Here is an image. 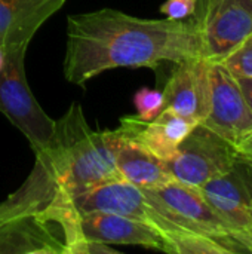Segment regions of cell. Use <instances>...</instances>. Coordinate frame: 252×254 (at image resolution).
Wrapping results in <instances>:
<instances>
[{"mask_svg":"<svg viewBox=\"0 0 252 254\" xmlns=\"http://www.w3.org/2000/svg\"><path fill=\"white\" fill-rule=\"evenodd\" d=\"M233 237L238 240V243L241 244V247L244 249V252L252 253V225L247 231H244L241 234H235Z\"/></svg>","mask_w":252,"mask_h":254,"instance_id":"cell-19","label":"cell"},{"mask_svg":"<svg viewBox=\"0 0 252 254\" xmlns=\"http://www.w3.org/2000/svg\"><path fill=\"white\" fill-rule=\"evenodd\" d=\"M239 149H241V153H242V159L252 168V140L245 141Z\"/></svg>","mask_w":252,"mask_h":254,"instance_id":"cell-20","label":"cell"},{"mask_svg":"<svg viewBox=\"0 0 252 254\" xmlns=\"http://www.w3.org/2000/svg\"><path fill=\"white\" fill-rule=\"evenodd\" d=\"M238 79V83L242 89V94L250 106L252 112V77H245V76H236Z\"/></svg>","mask_w":252,"mask_h":254,"instance_id":"cell-18","label":"cell"},{"mask_svg":"<svg viewBox=\"0 0 252 254\" xmlns=\"http://www.w3.org/2000/svg\"><path fill=\"white\" fill-rule=\"evenodd\" d=\"M114 129L120 137L132 140L160 161H169L181 141L198 125L169 109H163L154 119L143 121L135 116H123Z\"/></svg>","mask_w":252,"mask_h":254,"instance_id":"cell-11","label":"cell"},{"mask_svg":"<svg viewBox=\"0 0 252 254\" xmlns=\"http://www.w3.org/2000/svg\"><path fill=\"white\" fill-rule=\"evenodd\" d=\"M27 48L28 45H19L4 51V67L0 71V112L25 135L33 152H37L53 135L56 121L46 115L28 86Z\"/></svg>","mask_w":252,"mask_h":254,"instance_id":"cell-3","label":"cell"},{"mask_svg":"<svg viewBox=\"0 0 252 254\" xmlns=\"http://www.w3.org/2000/svg\"><path fill=\"white\" fill-rule=\"evenodd\" d=\"M141 190L166 207L186 229L217 240L230 254L244 253V249L233 237V231L215 214L198 188L172 180L163 186Z\"/></svg>","mask_w":252,"mask_h":254,"instance_id":"cell-7","label":"cell"},{"mask_svg":"<svg viewBox=\"0 0 252 254\" xmlns=\"http://www.w3.org/2000/svg\"><path fill=\"white\" fill-rule=\"evenodd\" d=\"M65 0H0V48L30 45L39 28Z\"/></svg>","mask_w":252,"mask_h":254,"instance_id":"cell-13","label":"cell"},{"mask_svg":"<svg viewBox=\"0 0 252 254\" xmlns=\"http://www.w3.org/2000/svg\"><path fill=\"white\" fill-rule=\"evenodd\" d=\"M116 143L114 129L91 128L82 106L71 103L56 121L50 140L34 152L31 173L6 201L43 214L56 199H73L95 186L120 179L114 162Z\"/></svg>","mask_w":252,"mask_h":254,"instance_id":"cell-2","label":"cell"},{"mask_svg":"<svg viewBox=\"0 0 252 254\" xmlns=\"http://www.w3.org/2000/svg\"><path fill=\"white\" fill-rule=\"evenodd\" d=\"M241 161L242 153L238 146L203 124H198L165 167L175 182L199 189L206 182L230 171Z\"/></svg>","mask_w":252,"mask_h":254,"instance_id":"cell-4","label":"cell"},{"mask_svg":"<svg viewBox=\"0 0 252 254\" xmlns=\"http://www.w3.org/2000/svg\"><path fill=\"white\" fill-rule=\"evenodd\" d=\"M199 192L233 235L252 225V168L244 159L226 174L206 182Z\"/></svg>","mask_w":252,"mask_h":254,"instance_id":"cell-9","label":"cell"},{"mask_svg":"<svg viewBox=\"0 0 252 254\" xmlns=\"http://www.w3.org/2000/svg\"><path fill=\"white\" fill-rule=\"evenodd\" d=\"M0 254H65L61 231L43 214L0 202Z\"/></svg>","mask_w":252,"mask_h":254,"instance_id":"cell-8","label":"cell"},{"mask_svg":"<svg viewBox=\"0 0 252 254\" xmlns=\"http://www.w3.org/2000/svg\"><path fill=\"white\" fill-rule=\"evenodd\" d=\"M79 225L82 237L89 241H98L108 246H138L165 252V244L154 229L122 214L83 211L79 213Z\"/></svg>","mask_w":252,"mask_h":254,"instance_id":"cell-12","label":"cell"},{"mask_svg":"<svg viewBox=\"0 0 252 254\" xmlns=\"http://www.w3.org/2000/svg\"><path fill=\"white\" fill-rule=\"evenodd\" d=\"M4 60H6V54H4V51L0 48V71H1V68L4 67Z\"/></svg>","mask_w":252,"mask_h":254,"instance_id":"cell-21","label":"cell"},{"mask_svg":"<svg viewBox=\"0 0 252 254\" xmlns=\"http://www.w3.org/2000/svg\"><path fill=\"white\" fill-rule=\"evenodd\" d=\"M201 57V36L192 19H150L102 7L68 15L62 74L85 86L113 68H157Z\"/></svg>","mask_w":252,"mask_h":254,"instance_id":"cell-1","label":"cell"},{"mask_svg":"<svg viewBox=\"0 0 252 254\" xmlns=\"http://www.w3.org/2000/svg\"><path fill=\"white\" fill-rule=\"evenodd\" d=\"M162 92L163 109L201 124L209 112V61L198 57L178 63Z\"/></svg>","mask_w":252,"mask_h":254,"instance_id":"cell-10","label":"cell"},{"mask_svg":"<svg viewBox=\"0 0 252 254\" xmlns=\"http://www.w3.org/2000/svg\"><path fill=\"white\" fill-rule=\"evenodd\" d=\"M193 18L201 36V57L223 63L252 34V0H198Z\"/></svg>","mask_w":252,"mask_h":254,"instance_id":"cell-5","label":"cell"},{"mask_svg":"<svg viewBox=\"0 0 252 254\" xmlns=\"http://www.w3.org/2000/svg\"><path fill=\"white\" fill-rule=\"evenodd\" d=\"M198 0H166L160 4V13L168 19H189L195 15Z\"/></svg>","mask_w":252,"mask_h":254,"instance_id":"cell-17","label":"cell"},{"mask_svg":"<svg viewBox=\"0 0 252 254\" xmlns=\"http://www.w3.org/2000/svg\"><path fill=\"white\" fill-rule=\"evenodd\" d=\"M241 147L252 137V112L238 79L223 63H209V112L201 122Z\"/></svg>","mask_w":252,"mask_h":254,"instance_id":"cell-6","label":"cell"},{"mask_svg":"<svg viewBox=\"0 0 252 254\" xmlns=\"http://www.w3.org/2000/svg\"><path fill=\"white\" fill-rule=\"evenodd\" d=\"M116 132V131H114ZM117 143L114 152L116 170L122 180L140 188L153 189L172 182L165 162L151 155L138 143L120 137L117 132Z\"/></svg>","mask_w":252,"mask_h":254,"instance_id":"cell-14","label":"cell"},{"mask_svg":"<svg viewBox=\"0 0 252 254\" xmlns=\"http://www.w3.org/2000/svg\"><path fill=\"white\" fill-rule=\"evenodd\" d=\"M134 104L140 119L151 121L163 110V92L147 86L140 88L134 94Z\"/></svg>","mask_w":252,"mask_h":254,"instance_id":"cell-15","label":"cell"},{"mask_svg":"<svg viewBox=\"0 0 252 254\" xmlns=\"http://www.w3.org/2000/svg\"><path fill=\"white\" fill-rule=\"evenodd\" d=\"M250 140H252V137H251V138H250Z\"/></svg>","mask_w":252,"mask_h":254,"instance_id":"cell-22","label":"cell"},{"mask_svg":"<svg viewBox=\"0 0 252 254\" xmlns=\"http://www.w3.org/2000/svg\"><path fill=\"white\" fill-rule=\"evenodd\" d=\"M223 64L235 76L252 77V34L223 61Z\"/></svg>","mask_w":252,"mask_h":254,"instance_id":"cell-16","label":"cell"}]
</instances>
